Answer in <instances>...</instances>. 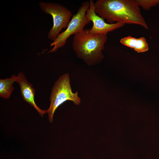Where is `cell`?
<instances>
[{"mask_svg":"<svg viewBox=\"0 0 159 159\" xmlns=\"http://www.w3.org/2000/svg\"><path fill=\"white\" fill-rule=\"evenodd\" d=\"M95 11L109 24L122 23L148 27L136 0H97Z\"/></svg>","mask_w":159,"mask_h":159,"instance_id":"obj_1","label":"cell"},{"mask_svg":"<svg viewBox=\"0 0 159 159\" xmlns=\"http://www.w3.org/2000/svg\"><path fill=\"white\" fill-rule=\"evenodd\" d=\"M107 37L106 34H92L84 29L74 35L72 49L76 56L87 65H95L104 58L102 51Z\"/></svg>","mask_w":159,"mask_h":159,"instance_id":"obj_2","label":"cell"},{"mask_svg":"<svg viewBox=\"0 0 159 159\" xmlns=\"http://www.w3.org/2000/svg\"><path fill=\"white\" fill-rule=\"evenodd\" d=\"M50 99V106L47 110L49 120L51 123L53 121L55 111L64 102L69 100L75 105L80 104L81 99L78 96L77 91L75 93L72 92L68 73L61 75L56 80L52 88Z\"/></svg>","mask_w":159,"mask_h":159,"instance_id":"obj_3","label":"cell"},{"mask_svg":"<svg viewBox=\"0 0 159 159\" xmlns=\"http://www.w3.org/2000/svg\"><path fill=\"white\" fill-rule=\"evenodd\" d=\"M89 6V1L82 2L76 13L72 16L66 30L58 35L50 44V46L54 47L49 52H56L66 44L67 40L71 35L77 34L84 29L85 26L90 22L86 16Z\"/></svg>","mask_w":159,"mask_h":159,"instance_id":"obj_4","label":"cell"},{"mask_svg":"<svg viewBox=\"0 0 159 159\" xmlns=\"http://www.w3.org/2000/svg\"><path fill=\"white\" fill-rule=\"evenodd\" d=\"M39 5L43 11L52 17L53 26L49 32L47 37L53 41L62 29L67 28L72 16V13L66 6L58 3L41 1Z\"/></svg>","mask_w":159,"mask_h":159,"instance_id":"obj_5","label":"cell"},{"mask_svg":"<svg viewBox=\"0 0 159 159\" xmlns=\"http://www.w3.org/2000/svg\"><path fill=\"white\" fill-rule=\"evenodd\" d=\"M89 2L90 6L87 11L86 16L93 23L91 29H87L90 33L107 35L108 33L122 27L125 24L122 23L109 24L105 22L104 19L96 13L94 1L90 0Z\"/></svg>","mask_w":159,"mask_h":159,"instance_id":"obj_6","label":"cell"},{"mask_svg":"<svg viewBox=\"0 0 159 159\" xmlns=\"http://www.w3.org/2000/svg\"><path fill=\"white\" fill-rule=\"evenodd\" d=\"M17 77L16 82L19 85L21 94L24 100L32 106L42 116L47 113V110L40 109L34 100L35 90L32 85L27 81L23 73L20 72Z\"/></svg>","mask_w":159,"mask_h":159,"instance_id":"obj_7","label":"cell"},{"mask_svg":"<svg viewBox=\"0 0 159 159\" xmlns=\"http://www.w3.org/2000/svg\"><path fill=\"white\" fill-rule=\"evenodd\" d=\"M120 42L122 44L133 49L138 53L147 51L149 49L146 39L144 37L136 38L129 36L121 39Z\"/></svg>","mask_w":159,"mask_h":159,"instance_id":"obj_8","label":"cell"},{"mask_svg":"<svg viewBox=\"0 0 159 159\" xmlns=\"http://www.w3.org/2000/svg\"><path fill=\"white\" fill-rule=\"evenodd\" d=\"M17 77L13 74L9 78L0 80V96L4 99H9L14 90L13 83L16 82Z\"/></svg>","mask_w":159,"mask_h":159,"instance_id":"obj_9","label":"cell"},{"mask_svg":"<svg viewBox=\"0 0 159 159\" xmlns=\"http://www.w3.org/2000/svg\"><path fill=\"white\" fill-rule=\"evenodd\" d=\"M139 6L145 10H149L151 8L159 4V0H136Z\"/></svg>","mask_w":159,"mask_h":159,"instance_id":"obj_10","label":"cell"}]
</instances>
